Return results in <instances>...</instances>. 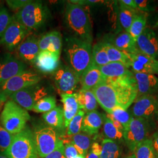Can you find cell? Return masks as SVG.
Listing matches in <instances>:
<instances>
[{
    "instance_id": "cell-1",
    "label": "cell",
    "mask_w": 158,
    "mask_h": 158,
    "mask_svg": "<svg viewBox=\"0 0 158 158\" xmlns=\"http://www.w3.org/2000/svg\"><path fill=\"white\" fill-rule=\"evenodd\" d=\"M98 104L107 114L115 108L127 110L138 94L135 77L115 82L103 81L92 90Z\"/></svg>"
},
{
    "instance_id": "cell-2",
    "label": "cell",
    "mask_w": 158,
    "mask_h": 158,
    "mask_svg": "<svg viewBox=\"0 0 158 158\" xmlns=\"http://www.w3.org/2000/svg\"><path fill=\"white\" fill-rule=\"evenodd\" d=\"M65 21L73 37L89 42L93 41L92 27L87 12L82 6L69 2L65 11Z\"/></svg>"
},
{
    "instance_id": "cell-3",
    "label": "cell",
    "mask_w": 158,
    "mask_h": 158,
    "mask_svg": "<svg viewBox=\"0 0 158 158\" xmlns=\"http://www.w3.org/2000/svg\"><path fill=\"white\" fill-rule=\"evenodd\" d=\"M66 55L70 67L80 77L93 63L91 44L74 37L66 40Z\"/></svg>"
},
{
    "instance_id": "cell-4",
    "label": "cell",
    "mask_w": 158,
    "mask_h": 158,
    "mask_svg": "<svg viewBox=\"0 0 158 158\" xmlns=\"http://www.w3.org/2000/svg\"><path fill=\"white\" fill-rule=\"evenodd\" d=\"M31 117L28 112L11 100L6 102L0 116V124L12 135L26 128Z\"/></svg>"
},
{
    "instance_id": "cell-5",
    "label": "cell",
    "mask_w": 158,
    "mask_h": 158,
    "mask_svg": "<svg viewBox=\"0 0 158 158\" xmlns=\"http://www.w3.org/2000/svg\"><path fill=\"white\" fill-rule=\"evenodd\" d=\"M3 155L9 158H39L33 132L26 127L14 135L11 145Z\"/></svg>"
},
{
    "instance_id": "cell-6",
    "label": "cell",
    "mask_w": 158,
    "mask_h": 158,
    "mask_svg": "<svg viewBox=\"0 0 158 158\" xmlns=\"http://www.w3.org/2000/svg\"><path fill=\"white\" fill-rule=\"evenodd\" d=\"M48 11L40 1H31L14 15L15 19L31 32L40 28L45 23Z\"/></svg>"
},
{
    "instance_id": "cell-7",
    "label": "cell",
    "mask_w": 158,
    "mask_h": 158,
    "mask_svg": "<svg viewBox=\"0 0 158 158\" xmlns=\"http://www.w3.org/2000/svg\"><path fill=\"white\" fill-rule=\"evenodd\" d=\"M40 77L31 70H25L0 83V104L6 102L14 93L24 88L38 84Z\"/></svg>"
},
{
    "instance_id": "cell-8",
    "label": "cell",
    "mask_w": 158,
    "mask_h": 158,
    "mask_svg": "<svg viewBox=\"0 0 158 158\" xmlns=\"http://www.w3.org/2000/svg\"><path fill=\"white\" fill-rule=\"evenodd\" d=\"M33 134L36 151L40 158L53 152L62 141L59 139L56 131L49 126L38 127Z\"/></svg>"
},
{
    "instance_id": "cell-9",
    "label": "cell",
    "mask_w": 158,
    "mask_h": 158,
    "mask_svg": "<svg viewBox=\"0 0 158 158\" xmlns=\"http://www.w3.org/2000/svg\"><path fill=\"white\" fill-rule=\"evenodd\" d=\"M149 132L148 121L133 117L128 126L124 130V139L130 151H134L136 148L147 139Z\"/></svg>"
},
{
    "instance_id": "cell-10",
    "label": "cell",
    "mask_w": 158,
    "mask_h": 158,
    "mask_svg": "<svg viewBox=\"0 0 158 158\" xmlns=\"http://www.w3.org/2000/svg\"><path fill=\"white\" fill-rule=\"evenodd\" d=\"M47 94L45 87L36 84L17 91L10 98L26 110H32L35 104Z\"/></svg>"
},
{
    "instance_id": "cell-11",
    "label": "cell",
    "mask_w": 158,
    "mask_h": 158,
    "mask_svg": "<svg viewBox=\"0 0 158 158\" xmlns=\"http://www.w3.org/2000/svg\"><path fill=\"white\" fill-rule=\"evenodd\" d=\"M53 80L60 94H73L80 83V77L70 66H64L55 72Z\"/></svg>"
},
{
    "instance_id": "cell-12",
    "label": "cell",
    "mask_w": 158,
    "mask_h": 158,
    "mask_svg": "<svg viewBox=\"0 0 158 158\" xmlns=\"http://www.w3.org/2000/svg\"><path fill=\"white\" fill-rule=\"evenodd\" d=\"M29 34L28 30L12 17L11 22L0 39V44L8 51H13Z\"/></svg>"
},
{
    "instance_id": "cell-13",
    "label": "cell",
    "mask_w": 158,
    "mask_h": 158,
    "mask_svg": "<svg viewBox=\"0 0 158 158\" xmlns=\"http://www.w3.org/2000/svg\"><path fill=\"white\" fill-rule=\"evenodd\" d=\"M130 111L133 117L148 121L158 115V99L150 95L137 97Z\"/></svg>"
},
{
    "instance_id": "cell-14",
    "label": "cell",
    "mask_w": 158,
    "mask_h": 158,
    "mask_svg": "<svg viewBox=\"0 0 158 158\" xmlns=\"http://www.w3.org/2000/svg\"><path fill=\"white\" fill-rule=\"evenodd\" d=\"M128 55L130 58V67L134 73L158 75V60L139 51Z\"/></svg>"
},
{
    "instance_id": "cell-15",
    "label": "cell",
    "mask_w": 158,
    "mask_h": 158,
    "mask_svg": "<svg viewBox=\"0 0 158 158\" xmlns=\"http://www.w3.org/2000/svg\"><path fill=\"white\" fill-rule=\"evenodd\" d=\"M98 68L106 81L115 82L134 77V73L121 63L110 62Z\"/></svg>"
},
{
    "instance_id": "cell-16",
    "label": "cell",
    "mask_w": 158,
    "mask_h": 158,
    "mask_svg": "<svg viewBox=\"0 0 158 158\" xmlns=\"http://www.w3.org/2000/svg\"><path fill=\"white\" fill-rule=\"evenodd\" d=\"M138 49L142 53L156 59L158 56V42L156 33L147 27L136 41Z\"/></svg>"
},
{
    "instance_id": "cell-17",
    "label": "cell",
    "mask_w": 158,
    "mask_h": 158,
    "mask_svg": "<svg viewBox=\"0 0 158 158\" xmlns=\"http://www.w3.org/2000/svg\"><path fill=\"white\" fill-rule=\"evenodd\" d=\"M27 70V65L11 55L0 59V83Z\"/></svg>"
},
{
    "instance_id": "cell-18",
    "label": "cell",
    "mask_w": 158,
    "mask_h": 158,
    "mask_svg": "<svg viewBox=\"0 0 158 158\" xmlns=\"http://www.w3.org/2000/svg\"><path fill=\"white\" fill-rule=\"evenodd\" d=\"M134 74L138 89L136 98L147 95L153 96L158 93V78L155 75L139 73H134Z\"/></svg>"
},
{
    "instance_id": "cell-19",
    "label": "cell",
    "mask_w": 158,
    "mask_h": 158,
    "mask_svg": "<svg viewBox=\"0 0 158 158\" xmlns=\"http://www.w3.org/2000/svg\"><path fill=\"white\" fill-rule=\"evenodd\" d=\"M40 51L39 40L31 35L28 36L17 48L19 57L23 61L31 63H35Z\"/></svg>"
},
{
    "instance_id": "cell-20",
    "label": "cell",
    "mask_w": 158,
    "mask_h": 158,
    "mask_svg": "<svg viewBox=\"0 0 158 158\" xmlns=\"http://www.w3.org/2000/svg\"><path fill=\"white\" fill-rule=\"evenodd\" d=\"M60 56L51 51H40L34 64L42 73H52L55 72L59 68Z\"/></svg>"
},
{
    "instance_id": "cell-21",
    "label": "cell",
    "mask_w": 158,
    "mask_h": 158,
    "mask_svg": "<svg viewBox=\"0 0 158 158\" xmlns=\"http://www.w3.org/2000/svg\"><path fill=\"white\" fill-rule=\"evenodd\" d=\"M105 81L99 68L93 63L80 77L81 89L90 90L97 85Z\"/></svg>"
},
{
    "instance_id": "cell-22",
    "label": "cell",
    "mask_w": 158,
    "mask_h": 158,
    "mask_svg": "<svg viewBox=\"0 0 158 158\" xmlns=\"http://www.w3.org/2000/svg\"><path fill=\"white\" fill-rule=\"evenodd\" d=\"M103 115L97 111L87 113L83 119L81 131L89 135H93L98 134L103 125Z\"/></svg>"
},
{
    "instance_id": "cell-23",
    "label": "cell",
    "mask_w": 158,
    "mask_h": 158,
    "mask_svg": "<svg viewBox=\"0 0 158 158\" xmlns=\"http://www.w3.org/2000/svg\"><path fill=\"white\" fill-rule=\"evenodd\" d=\"M40 51H48L60 55L62 48V36L58 31H52L44 35L39 40Z\"/></svg>"
},
{
    "instance_id": "cell-24",
    "label": "cell",
    "mask_w": 158,
    "mask_h": 158,
    "mask_svg": "<svg viewBox=\"0 0 158 158\" xmlns=\"http://www.w3.org/2000/svg\"><path fill=\"white\" fill-rule=\"evenodd\" d=\"M60 96L63 104L64 126L68 127L70 121L80 110L77 99V93L61 94Z\"/></svg>"
},
{
    "instance_id": "cell-25",
    "label": "cell",
    "mask_w": 158,
    "mask_h": 158,
    "mask_svg": "<svg viewBox=\"0 0 158 158\" xmlns=\"http://www.w3.org/2000/svg\"><path fill=\"white\" fill-rule=\"evenodd\" d=\"M42 118L49 127L55 131L64 129V118L63 110L60 107H56L50 111L44 113Z\"/></svg>"
},
{
    "instance_id": "cell-26",
    "label": "cell",
    "mask_w": 158,
    "mask_h": 158,
    "mask_svg": "<svg viewBox=\"0 0 158 158\" xmlns=\"http://www.w3.org/2000/svg\"><path fill=\"white\" fill-rule=\"evenodd\" d=\"M77 99L80 109L83 110L85 113L96 111L98 107V102L91 90H80L77 93Z\"/></svg>"
},
{
    "instance_id": "cell-27",
    "label": "cell",
    "mask_w": 158,
    "mask_h": 158,
    "mask_svg": "<svg viewBox=\"0 0 158 158\" xmlns=\"http://www.w3.org/2000/svg\"><path fill=\"white\" fill-rule=\"evenodd\" d=\"M113 45L120 51L127 53L132 54L139 51L135 40L132 38L129 33L126 32L119 34L114 40Z\"/></svg>"
},
{
    "instance_id": "cell-28",
    "label": "cell",
    "mask_w": 158,
    "mask_h": 158,
    "mask_svg": "<svg viewBox=\"0 0 158 158\" xmlns=\"http://www.w3.org/2000/svg\"><path fill=\"white\" fill-rule=\"evenodd\" d=\"M102 43L110 62L121 63L127 68H130V58L128 53L120 51L112 44L106 42Z\"/></svg>"
},
{
    "instance_id": "cell-29",
    "label": "cell",
    "mask_w": 158,
    "mask_h": 158,
    "mask_svg": "<svg viewBox=\"0 0 158 158\" xmlns=\"http://www.w3.org/2000/svg\"><path fill=\"white\" fill-rule=\"evenodd\" d=\"M102 151L100 158H119L121 154V148L117 142L108 139L102 141Z\"/></svg>"
},
{
    "instance_id": "cell-30",
    "label": "cell",
    "mask_w": 158,
    "mask_h": 158,
    "mask_svg": "<svg viewBox=\"0 0 158 158\" xmlns=\"http://www.w3.org/2000/svg\"><path fill=\"white\" fill-rule=\"evenodd\" d=\"M71 143L75 147L79 155L86 156L91 145L90 136L79 133L72 136Z\"/></svg>"
},
{
    "instance_id": "cell-31",
    "label": "cell",
    "mask_w": 158,
    "mask_h": 158,
    "mask_svg": "<svg viewBox=\"0 0 158 158\" xmlns=\"http://www.w3.org/2000/svg\"><path fill=\"white\" fill-rule=\"evenodd\" d=\"M103 133L107 139L115 142L124 139V132L117 128L106 115L103 114Z\"/></svg>"
},
{
    "instance_id": "cell-32",
    "label": "cell",
    "mask_w": 158,
    "mask_h": 158,
    "mask_svg": "<svg viewBox=\"0 0 158 158\" xmlns=\"http://www.w3.org/2000/svg\"><path fill=\"white\" fill-rule=\"evenodd\" d=\"M119 18L122 27L124 29L126 32L129 33L131 25L137 15L136 10L124 6L120 1Z\"/></svg>"
},
{
    "instance_id": "cell-33",
    "label": "cell",
    "mask_w": 158,
    "mask_h": 158,
    "mask_svg": "<svg viewBox=\"0 0 158 158\" xmlns=\"http://www.w3.org/2000/svg\"><path fill=\"white\" fill-rule=\"evenodd\" d=\"M134 152L135 158H158L151 139L147 138L141 142L136 148Z\"/></svg>"
},
{
    "instance_id": "cell-34",
    "label": "cell",
    "mask_w": 158,
    "mask_h": 158,
    "mask_svg": "<svg viewBox=\"0 0 158 158\" xmlns=\"http://www.w3.org/2000/svg\"><path fill=\"white\" fill-rule=\"evenodd\" d=\"M106 117L108 118L112 119L118 121L122 125L124 130L128 126L133 118L130 111L120 108H115L111 114H107Z\"/></svg>"
},
{
    "instance_id": "cell-35",
    "label": "cell",
    "mask_w": 158,
    "mask_h": 158,
    "mask_svg": "<svg viewBox=\"0 0 158 158\" xmlns=\"http://www.w3.org/2000/svg\"><path fill=\"white\" fill-rule=\"evenodd\" d=\"M92 57L93 62L98 67L104 66L110 62L102 42L97 44L92 48Z\"/></svg>"
},
{
    "instance_id": "cell-36",
    "label": "cell",
    "mask_w": 158,
    "mask_h": 158,
    "mask_svg": "<svg viewBox=\"0 0 158 158\" xmlns=\"http://www.w3.org/2000/svg\"><path fill=\"white\" fill-rule=\"evenodd\" d=\"M147 27V17L144 15H136L131 25L129 34L136 41L143 30Z\"/></svg>"
},
{
    "instance_id": "cell-37",
    "label": "cell",
    "mask_w": 158,
    "mask_h": 158,
    "mask_svg": "<svg viewBox=\"0 0 158 158\" xmlns=\"http://www.w3.org/2000/svg\"><path fill=\"white\" fill-rule=\"evenodd\" d=\"M56 107V101L54 97L47 96L37 102L33 108L36 113H45Z\"/></svg>"
},
{
    "instance_id": "cell-38",
    "label": "cell",
    "mask_w": 158,
    "mask_h": 158,
    "mask_svg": "<svg viewBox=\"0 0 158 158\" xmlns=\"http://www.w3.org/2000/svg\"><path fill=\"white\" fill-rule=\"evenodd\" d=\"M85 113L80 110L77 114L72 119L67 127V134L69 136L74 135L80 133L83 119L85 117Z\"/></svg>"
},
{
    "instance_id": "cell-39",
    "label": "cell",
    "mask_w": 158,
    "mask_h": 158,
    "mask_svg": "<svg viewBox=\"0 0 158 158\" xmlns=\"http://www.w3.org/2000/svg\"><path fill=\"white\" fill-rule=\"evenodd\" d=\"M14 135L7 131L0 124V152L2 154L11 145Z\"/></svg>"
},
{
    "instance_id": "cell-40",
    "label": "cell",
    "mask_w": 158,
    "mask_h": 158,
    "mask_svg": "<svg viewBox=\"0 0 158 158\" xmlns=\"http://www.w3.org/2000/svg\"><path fill=\"white\" fill-rule=\"evenodd\" d=\"M12 19V17L6 7L0 6V39L11 22Z\"/></svg>"
},
{
    "instance_id": "cell-41",
    "label": "cell",
    "mask_w": 158,
    "mask_h": 158,
    "mask_svg": "<svg viewBox=\"0 0 158 158\" xmlns=\"http://www.w3.org/2000/svg\"><path fill=\"white\" fill-rule=\"evenodd\" d=\"M43 158H66L64 155V146L63 141L60 142L58 147L53 152Z\"/></svg>"
},
{
    "instance_id": "cell-42",
    "label": "cell",
    "mask_w": 158,
    "mask_h": 158,
    "mask_svg": "<svg viewBox=\"0 0 158 158\" xmlns=\"http://www.w3.org/2000/svg\"><path fill=\"white\" fill-rule=\"evenodd\" d=\"M79 155L75 147L72 143H67L64 146V155L66 158H74Z\"/></svg>"
},
{
    "instance_id": "cell-43",
    "label": "cell",
    "mask_w": 158,
    "mask_h": 158,
    "mask_svg": "<svg viewBox=\"0 0 158 158\" xmlns=\"http://www.w3.org/2000/svg\"><path fill=\"white\" fill-rule=\"evenodd\" d=\"M30 1H21V0H10L6 1V4L13 10L21 9L25 5H27Z\"/></svg>"
},
{
    "instance_id": "cell-44",
    "label": "cell",
    "mask_w": 158,
    "mask_h": 158,
    "mask_svg": "<svg viewBox=\"0 0 158 158\" xmlns=\"http://www.w3.org/2000/svg\"><path fill=\"white\" fill-rule=\"evenodd\" d=\"M136 4L138 9L142 11H148L149 9V2L146 0H135Z\"/></svg>"
},
{
    "instance_id": "cell-45",
    "label": "cell",
    "mask_w": 158,
    "mask_h": 158,
    "mask_svg": "<svg viewBox=\"0 0 158 158\" xmlns=\"http://www.w3.org/2000/svg\"><path fill=\"white\" fill-rule=\"evenodd\" d=\"M119 1L122 4H123L124 6L131 8L134 10H136L138 9L135 2V0H121Z\"/></svg>"
},
{
    "instance_id": "cell-46",
    "label": "cell",
    "mask_w": 158,
    "mask_h": 158,
    "mask_svg": "<svg viewBox=\"0 0 158 158\" xmlns=\"http://www.w3.org/2000/svg\"><path fill=\"white\" fill-rule=\"evenodd\" d=\"M153 142V146L155 151L158 157V131L153 134L152 138L151 139Z\"/></svg>"
},
{
    "instance_id": "cell-47",
    "label": "cell",
    "mask_w": 158,
    "mask_h": 158,
    "mask_svg": "<svg viewBox=\"0 0 158 158\" xmlns=\"http://www.w3.org/2000/svg\"><path fill=\"white\" fill-rule=\"evenodd\" d=\"M90 150L92 152L95 153L96 154L100 155L101 151H102V145L97 142H94L91 145Z\"/></svg>"
},
{
    "instance_id": "cell-48",
    "label": "cell",
    "mask_w": 158,
    "mask_h": 158,
    "mask_svg": "<svg viewBox=\"0 0 158 158\" xmlns=\"http://www.w3.org/2000/svg\"><path fill=\"white\" fill-rule=\"evenodd\" d=\"M85 158H100V155L92 152L91 150L88 152L85 156Z\"/></svg>"
},
{
    "instance_id": "cell-49",
    "label": "cell",
    "mask_w": 158,
    "mask_h": 158,
    "mask_svg": "<svg viewBox=\"0 0 158 158\" xmlns=\"http://www.w3.org/2000/svg\"><path fill=\"white\" fill-rule=\"evenodd\" d=\"M74 158H85V156L82 155H78L77 156L74 157Z\"/></svg>"
},
{
    "instance_id": "cell-50",
    "label": "cell",
    "mask_w": 158,
    "mask_h": 158,
    "mask_svg": "<svg viewBox=\"0 0 158 158\" xmlns=\"http://www.w3.org/2000/svg\"><path fill=\"white\" fill-rule=\"evenodd\" d=\"M124 158H135V157L134 155H130V156H128Z\"/></svg>"
},
{
    "instance_id": "cell-51",
    "label": "cell",
    "mask_w": 158,
    "mask_h": 158,
    "mask_svg": "<svg viewBox=\"0 0 158 158\" xmlns=\"http://www.w3.org/2000/svg\"><path fill=\"white\" fill-rule=\"evenodd\" d=\"M0 158H8L7 156H6L5 155H2V154H0Z\"/></svg>"
},
{
    "instance_id": "cell-52",
    "label": "cell",
    "mask_w": 158,
    "mask_h": 158,
    "mask_svg": "<svg viewBox=\"0 0 158 158\" xmlns=\"http://www.w3.org/2000/svg\"><path fill=\"white\" fill-rule=\"evenodd\" d=\"M156 35H157V38H158V33L156 34Z\"/></svg>"
}]
</instances>
